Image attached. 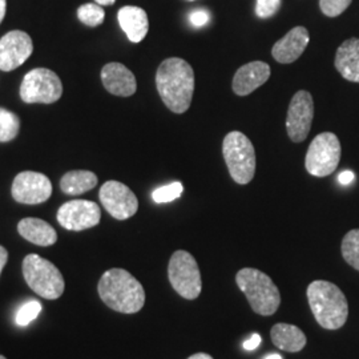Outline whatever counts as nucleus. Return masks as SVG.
Wrapping results in <instances>:
<instances>
[{
  "instance_id": "20e7f679",
  "label": "nucleus",
  "mask_w": 359,
  "mask_h": 359,
  "mask_svg": "<svg viewBox=\"0 0 359 359\" xmlns=\"http://www.w3.org/2000/svg\"><path fill=\"white\" fill-rule=\"evenodd\" d=\"M236 283L258 316L269 317L280 308V290L269 276L261 270L244 268L236 274Z\"/></svg>"
},
{
  "instance_id": "2eb2a0df",
  "label": "nucleus",
  "mask_w": 359,
  "mask_h": 359,
  "mask_svg": "<svg viewBox=\"0 0 359 359\" xmlns=\"http://www.w3.org/2000/svg\"><path fill=\"white\" fill-rule=\"evenodd\" d=\"M309 40V31L305 27H294L273 46L271 55L281 65L294 63L306 50Z\"/></svg>"
},
{
  "instance_id": "ddd939ff",
  "label": "nucleus",
  "mask_w": 359,
  "mask_h": 359,
  "mask_svg": "<svg viewBox=\"0 0 359 359\" xmlns=\"http://www.w3.org/2000/svg\"><path fill=\"white\" fill-rule=\"evenodd\" d=\"M13 197L15 201L27 205H36L46 203L52 194L50 179L38 172H22L13 182Z\"/></svg>"
},
{
  "instance_id": "2f4dec72",
  "label": "nucleus",
  "mask_w": 359,
  "mask_h": 359,
  "mask_svg": "<svg viewBox=\"0 0 359 359\" xmlns=\"http://www.w3.org/2000/svg\"><path fill=\"white\" fill-rule=\"evenodd\" d=\"M259 344H261V335L253 334L250 339L245 341L244 347L246 350H255V348L259 346Z\"/></svg>"
},
{
  "instance_id": "aec40b11",
  "label": "nucleus",
  "mask_w": 359,
  "mask_h": 359,
  "mask_svg": "<svg viewBox=\"0 0 359 359\" xmlns=\"http://www.w3.org/2000/svg\"><path fill=\"white\" fill-rule=\"evenodd\" d=\"M270 337L274 346L287 353L301 351L304 347L306 346V342H308L305 333L299 327L289 323L274 325L271 327Z\"/></svg>"
},
{
  "instance_id": "39448f33",
  "label": "nucleus",
  "mask_w": 359,
  "mask_h": 359,
  "mask_svg": "<svg viewBox=\"0 0 359 359\" xmlns=\"http://www.w3.org/2000/svg\"><path fill=\"white\" fill-rule=\"evenodd\" d=\"M222 154L231 179L240 185L249 184L256 173V151L249 137L238 130L228 133L222 142Z\"/></svg>"
},
{
  "instance_id": "6e6552de",
  "label": "nucleus",
  "mask_w": 359,
  "mask_h": 359,
  "mask_svg": "<svg viewBox=\"0 0 359 359\" xmlns=\"http://www.w3.org/2000/svg\"><path fill=\"white\" fill-rule=\"evenodd\" d=\"M341 160V142L332 132L314 137L309 147L305 167L314 177H326L335 172Z\"/></svg>"
},
{
  "instance_id": "5701e85b",
  "label": "nucleus",
  "mask_w": 359,
  "mask_h": 359,
  "mask_svg": "<svg viewBox=\"0 0 359 359\" xmlns=\"http://www.w3.org/2000/svg\"><path fill=\"white\" fill-rule=\"evenodd\" d=\"M341 252L347 264L359 271V229H353L344 237Z\"/></svg>"
},
{
  "instance_id": "412c9836",
  "label": "nucleus",
  "mask_w": 359,
  "mask_h": 359,
  "mask_svg": "<svg viewBox=\"0 0 359 359\" xmlns=\"http://www.w3.org/2000/svg\"><path fill=\"white\" fill-rule=\"evenodd\" d=\"M18 231L27 241L39 246H51L57 241L56 231L40 218H23L18 224Z\"/></svg>"
},
{
  "instance_id": "c9c22d12",
  "label": "nucleus",
  "mask_w": 359,
  "mask_h": 359,
  "mask_svg": "<svg viewBox=\"0 0 359 359\" xmlns=\"http://www.w3.org/2000/svg\"><path fill=\"white\" fill-rule=\"evenodd\" d=\"M95 1L99 6H112V4H115L116 0H95Z\"/></svg>"
},
{
  "instance_id": "c756f323",
  "label": "nucleus",
  "mask_w": 359,
  "mask_h": 359,
  "mask_svg": "<svg viewBox=\"0 0 359 359\" xmlns=\"http://www.w3.org/2000/svg\"><path fill=\"white\" fill-rule=\"evenodd\" d=\"M208 20H209V15L204 10H197V11L191 13V22H192L193 26H205Z\"/></svg>"
},
{
  "instance_id": "f03ea898",
  "label": "nucleus",
  "mask_w": 359,
  "mask_h": 359,
  "mask_svg": "<svg viewBox=\"0 0 359 359\" xmlns=\"http://www.w3.org/2000/svg\"><path fill=\"white\" fill-rule=\"evenodd\" d=\"M97 292L104 304L117 313L135 314L145 304L142 283L127 270L115 268L105 271L97 285Z\"/></svg>"
},
{
  "instance_id": "0eeeda50",
  "label": "nucleus",
  "mask_w": 359,
  "mask_h": 359,
  "mask_svg": "<svg viewBox=\"0 0 359 359\" xmlns=\"http://www.w3.org/2000/svg\"><path fill=\"white\" fill-rule=\"evenodd\" d=\"M168 278L177 294L185 299H196L201 294L203 280L197 261L194 257L185 252H175L168 265Z\"/></svg>"
},
{
  "instance_id": "6ab92c4d",
  "label": "nucleus",
  "mask_w": 359,
  "mask_h": 359,
  "mask_svg": "<svg viewBox=\"0 0 359 359\" xmlns=\"http://www.w3.org/2000/svg\"><path fill=\"white\" fill-rule=\"evenodd\" d=\"M334 65L344 79L359 83V39H348L339 46Z\"/></svg>"
},
{
  "instance_id": "b1692460",
  "label": "nucleus",
  "mask_w": 359,
  "mask_h": 359,
  "mask_svg": "<svg viewBox=\"0 0 359 359\" xmlns=\"http://www.w3.org/2000/svg\"><path fill=\"white\" fill-rule=\"evenodd\" d=\"M20 129V120L11 111L0 108V142H13Z\"/></svg>"
},
{
  "instance_id": "4468645a",
  "label": "nucleus",
  "mask_w": 359,
  "mask_h": 359,
  "mask_svg": "<svg viewBox=\"0 0 359 359\" xmlns=\"http://www.w3.org/2000/svg\"><path fill=\"white\" fill-rule=\"evenodd\" d=\"M34 52L32 39L23 31H11L0 39V69L10 72L19 68Z\"/></svg>"
},
{
  "instance_id": "1a4fd4ad",
  "label": "nucleus",
  "mask_w": 359,
  "mask_h": 359,
  "mask_svg": "<svg viewBox=\"0 0 359 359\" xmlns=\"http://www.w3.org/2000/svg\"><path fill=\"white\" fill-rule=\"evenodd\" d=\"M62 95V80L47 68H35L29 71L20 86V97L25 103H56Z\"/></svg>"
},
{
  "instance_id": "e433bc0d",
  "label": "nucleus",
  "mask_w": 359,
  "mask_h": 359,
  "mask_svg": "<svg viewBox=\"0 0 359 359\" xmlns=\"http://www.w3.org/2000/svg\"><path fill=\"white\" fill-rule=\"evenodd\" d=\"M265 359H283V357L280 354H270L268 357H265Z\"/></svg>"
},
{
  "instance_id": "4be33fe9",
  "label": "nucleus",
  "mask_w": 359,
  "mask_h": 359,
  "mask_svg": "<svg viewBox=\"0 0 359 359\" xmlns=\"http://www.w3.org/2000/svg\"><path fill=\"white\" fill-rule=\"evenodd\" d=\"M97 185V176L90 170H71L60 180V188L65 194L79 196Z\"/></svg>"
},
{
  "instance_id": "dca6fc26",
  "label": "nucleus",
  "mask_w": 359,
  "mask_h": 359,
  "mask_svg": "<svg viewBox=\"0 0 359 359\" xmlns=\"http://www.w3.org/2000/svg\"><path fill=\"white\" fill-rule=\"evenodd\" d=\"M270 77V67L264 62H252L237 69L231 88L238 96H248L264 86Z\"/></svg>"
},
{
  "instance_id": "f257e3e1",
  "label": "nucleus",
  "mask_w": 359,
  "mask_h": 359,
  "mask_svg": "<svg viewBox=\"0 0 359 359\" xmlns=\"http://www.w3.org/2000/svg\"><path fill=\"white\" fill-rule=\"evenodd\" d=\"M156 87L169 111L185 114L192 104L194 92L192 65L180 57L164 60L156 72Z\"/></svg>"
},
{
  "instance_id": "a211bd4d",
  "label": "nucleus",
  "mask_w": 359,
  "mask_h": 359,
  "mask_svg": "<svg viewBox=\"0 0 359 359\" xmlns=\"http://www.w3.org/2000/svg\"><path fill=\"white\" fill-rule=\"evenodd\" d=\"M117 19L120 27L132 43H140L147 36L149 29V20L147 13L140 7L126 6L120 8V11L117 13Z\"/></svg>"
},
{
  "instance_id": "423d86ee",
  "label": "nucleus",
  "mask_w": 359,
  "mask_h": 359,
  "mask_svg": "<svg viewBox=\"0 0 359 359\" xmlns=\"http://www.w3.org/2000/svg\"><path fill=\"white\" fill-rule=\"evenodd\" d=\"M23 276L27 285L46 299H57L65 293V278L60 270L38 255H28L23 259Z\"/></svg>"
},
{
  "instance_id": "473e14b6",
  "label": "nucleus",
  "mask_w": 359,
  "mask_h": 359,
  "mask_svg": "<svg viewBox=\"0 0 359 359\" xmlns=\"http://www.w3.org/2000/svg\"><path fill=\"white\" fill-rule=\"evenodd\" d=\"M7 261H8V252L6 250V248H3L0 245V274H1V271L4 269Z\"/></svg>"
},
{
  "instance_id": "bb28decb",
  "label": "nucleus",
  "mask_w": 359,
  "mask_h": 359,
  "mask_svg": "<svg viewBox=\"0 0 359 359\" xmlns=\"http://www.w3.org/2000/svg\"><path fill=\"white\" fill-rule=\"evenodd\" d=\"M41 311V304L39 301H28L22 308L18 310L15 321L19 326H27L31 322L35 321L38 318L39 314Z\"/></svg>"
},
{
  "instance_id": "4c0bfd02",
  "label": "nucleus",
  "mask_w": 359,
  "mask_h": 359,
  "mask_svg": "<svg viewBox=\"0 0 359 359\" xmlns=\"http://www.w3.org/2000/svg\"><path fill=\"white\" fill-rule=\"evenodd\" d=\"M0 359H6V358H4V357H3V355H0Z\"/></svg>"
},
{
  "instance_id": "9b49d317",
  "label": "nucleus",
  "mask_w": 359,
  "mask_h": 359,
  "mask_svg": "<svg viewBox=\"0 0 359 359\" xmlns=\"http://www.w3.org/2000/svg\"><path fill=\"white\" fill-rule=\"evenodd\" d=\"M105 210L116 219H128L136 215L139 201L127 185L118 181H107L99 193Z\"/></svg>"
},
{
  "instance_id": "f704fd0d",
  "label": "nucleus",
  "mask_w": 359,
  "mask_h": 359,
  "mask_svg": "<svg viewBox=\"0 0 359 359\" xmlns=\"http://www.w3.org/2000/svg\"><path fill=\"white\" fill-rule=\"evenodd\" d=\"M188 359H213L212 355L206 354V353H197V354H193Z\"/></svg>"
},
{
  "instance_id": "f3484780",
  "label": "nucleus",
  "mask_w": 359,
  "mask_h": 359,
  "mask_svg": "<svg viewBox=\"0 0 359 359\" xmlns=\"http://www.w3.org/2000/svg\"><path fill=\"white\" fill-rule=\"evenodd\" d=\"M102 81L105 90L120 97H129L135 95L137 90L136 77L121 63H108L104 65Z\"/></svg>"
},
{
  "instance_id": "7c9ffc66",
  "label": "nucleus",
  "mask_w": 359,
  "mask_h": 359,
  "mask_svg": "<svg viewBox=\"0 0 359 359\" xmlns=\"http://www.w3.org/2000/svg\"><path fill=\"white\" fill-rule=\"evenodd\" d=\"M355 179V175L351 172V170H344L339 173L338 176V181L342 184V185H350L353 181Z\"/></svg>"
},
{
  "instance_id": "72a5a7b5",
  "label": "nucleus",
  "mask_w": 359,
  "mask_h": 359,
  "mask_svg": "<svg viewBox=\"0 0 359 359\" xmlns=\"http://www.w3.org/2000/svg\"><path fill=\"white\" fill-rule=\"evenodd\" d=\"M7 10V0H0V23L3 22Z\"/></svg>"
},
{
  "instance_id": "cd10ccee",
  "label": "nucleus",
  "mask_w": 359,
  "mask_h": 359,
  "mask_svg": "<svg viewBox=\"0 0 359 359\" xmlns=\"http://www.w3.org/2000/svg\"><path fill=\"white\" fill-rule=\"evenodd\" d=\"M353 0H320L322 13L329 18H337L345 13Z\"/></svg>"
},
{
  "instance_id": "9d476101",
  "label": "nucleus",
  "mask_w": 359,
  "mask_h": 359,
  "mask_svg": "<svg viewBox=\"0 0 359 359\" xmlns=\"http://www.w3.org/2000/svg\"><path fill=\"white\" fill-rule=\"evenodd\" d=\"M314 117V102L308 90H298L287 108L286 130L293 142H302L311 129Z\"/></svg>"
},
{
  "instance_id": "c85d7f7f",
  "label": "nucleus",
  "mask_w": 359,
  "mask_h": 359,
  "mask_svg": "<svg viewBox=\"0 0 359 359\" xmlns=\"http://www.w3.org/2000/svg\"><path fill=\"white\" fill-rule=\"evenodd\" d=\"M283 0H256V13L261 19L274 16L281 8Z\"/></svg>"
},
{
  "instance_id": "7ed1b4c3",
  "label": "nucleus",
  "mask_w": 359,
  "mask_h": 359,
  "mask_svg": "<svg viewBox=\"0 0 359 359\" xmlns=\"http://www.w3.org/2000/svg\"><path fill=\"white\" fill-rule=\"evenodd\" d=\"M308 301L318 325L326 330H338L347 321L348 304L344 292L333 283L314 281L308 286Z\"/></svg>"
},
{
  "instance_id": "a878e982",
  "label": "nucleus",
  "mask_w": 359,
  "mask_h": 359,
  "mask_svg": "<svg viewBox=\"0 0 359 359\" xmlns=\"http://www.w3.org/2000/svg\"><path fill=\"white\" fill-rule=\"evenodd\" d=\"M184 192V187L179 181H175L172 184H168L164 187H160L152 192V198L157 204H164L177 200L180 196Z\"/></svg>"
},
{
  "instance_id": "393cba45",
  "label": "nucleus",
  "mask_w": 359,
  "mask_h": 359,
  "mask_svg": "<svg viewBox=\"0 0 359 359\" xmlns=\"http://www.w3.org/2000/svg\"><path fill=\"white\" fill-rule=\"evenodd\" d=\"M77 18L86 26L97 27L103 23L105 13L102 6L95 3H87L79 7Z\"/></svg>"
},
{
  "instance_id": "f8f14e48",
  "label": "nucleus",
  "mask_w": 359,
  "mask_h": 359,
  "mask_svg": "<svg viewBox=\"0 0 359 359\" xmlns=\"http://www.w3.org/2000/svg\"><path fill=\"white\" fill-rule=\"evenodd\" d=\"M102 210L88 200H72L59 208L57 221L67 231H81L99 225Z\"/></svg>"
}]
</instances>
